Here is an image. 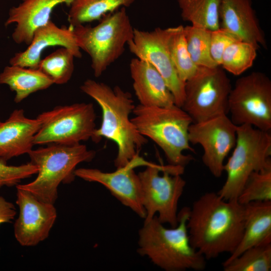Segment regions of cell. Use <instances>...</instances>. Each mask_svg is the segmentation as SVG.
I'll list each match as a JSON object with an SVG mask.
<instances>
[{
  "instance_id": "1",
  "label": "cell",
  "mask_w": 271,
  "mask_h": 271,
  "mask_svg": "<svg viewBox=\"0 0 271 271\" xmlns=\"http://www.w3.org/2000/svg\"><path fill=\"white\" fill-rule=\"evenodd\" d=\"M244 219V205L206 192L190 207L187 227L191 244L206 259L231 254L242 238Z\"/></svg>"
},
{
  "instance_id": "2",
  "label": "cell",
  "mask_w": 271,
  "mask_h": 271,
  "mask_svg": "<svg viewBox=\"0 0 271 271\" xmlns=\"http://www.w3.org/2000/svg\"><path fill=\"white\" fill-rule=\"evenodd\" d=\"M80 88L101 109V123L96 128L92 140L98 143L104 138L114 142L117 147L114 166L118 169L128 165L148 143L147 138L139 132L130 118L135 107L131 94L119 86L112 88L91 79L86 80Z\"/></svg>"
},
{
  "instance_id": "3",
  "label": "cell",
  "mask_w": 271,
  "mask_h": 271,
  "mask_svg": "<svg viewBox=\"0 0 271 271\" xmlns=\"http://www.w3.org/2000/svg\"><path fill=\"white\" fill-rule=\"evenodd\" d=\"M190 207L178 213V224L167 228L156 215L144 221L139 231L137 251L166 271H200L206 268L205 258L191 245L187 227Z\"/></svg>"
},
{
  "instance_id": "4",
  "label": "cell",
  "mask_w": 271,
  "mask_h": 271,
  "mask_svg": "<svg viewBox=\"0 0 271 271\" xmlns=\"http://www.w3.org/2000/svg\"><path fill=\"white\" fill-rule=\"evenodd\" d=\"M131 120L139 132L153 141L165 154L169 165L184 167L193 160L185 151H194L188 139L193 122L180 107L135 106Z\"/></svg>"
},
{
  "instance_id": "5",
  "label": "cell",
  "mask_w": 271,
  "mask_h": 271,
  "mask_svg": "<svg viewBox=\"0 0 271 271\" xmlns=\"http://www.w3.org/2000/svg\"><path fill=\"white\" fill-rule=\"evenodd\" d=\"M28 155L30 162L38 168V175L33 181L18 184L16 188L31 193L42 201L54 204L59 185L72 182L76 177L74 171L77 166L91 161L96 152L80 143L50 144L46 147L33 149Z\"/></svg>"
},
{
  "instance_id": "6",
  "label": "cell",
  "mask_w": 271,
  "mask_h": 271,
  "mask_svg": "<svg viewBox=\"0 0 271 271\" xmlns=\"http://www.w3.org/2000/svg\"><path fill=\"white\" fill-rule=\"evenodd\" d=\"M93 27L73 28L77 44L89 56L95 77L100 76L123 54L132 39V27L125 8L109 13Z\"/></svg>"
},
{
  "instance_id": "7",
  "label": "cell",
  "mask_w": 271,
  "mask_h": 271,
  "mask_svg": "<svg viewBox=\"0 0 271 271\" xmlns=\"http://www.w3.org/2000/svg\"><path fill=\"white\" fill-rule=\"evenodd\" d=\"M271 134L249 124L236 127V141L224 165L227 177L217 192L226 200H237L250 175L271 167Z\"/></svg>"
},
{
  "instance_id": "8",
  "label": "cell",
  "mask_w": 271,
  "mask_h": 271,
  "mask_svg": "<svg viewBox=\"0 0 271 271\" xmlns=\"http://www.w3.org/2000/svg\"><path fill=\"white\" fill-rule=\"evenodd\" d=\"M184 167L151 163L138 174L142 190V204L146 211L144 221L156 215L163 224L171 227L178 224V206L186 181L181 177Z\"/></svg>"
},
{
  "instance_id": "9",
  "label": "cell",
  "mask_w": 271,
  "mask_h": 271,
  "mask_svg": "<svg viewBox=\"0 0 271 271\" xmlns=\"http://www.w3.org/2000/svg\"><path fill=\"white\" fill-rule=\"evenodd\" d=\"M96 113L91 103L59 105L39 114L40 127L34 145H74L92 140L96 128Z\"/></svg>"
},
{
  "instance_id": "10",
  "label": "cell",
  "mask_w": 271,
  "mask_h": 271,
  "mask_svg": "<svg viewBox=\"0 0 271 271\" xmlns=\"http://www.w3.org/2000/svg\"><path fill=\"white\" fill-rule=\"evenodd\" d=\"M232 86L220 66H199L185 82V98L181 108L193 122L228 113V97Z\"/></svg>"
},
{
  "instance_id": "11",
  "label": "cell",
  "mask_w": 271,
  "mask_h": 271,
  "mask_svg": "<svg viewBox=\"0 0 271 271\" xmlns=\"http://www.w3.org/2000/svg\"><path fill=\"white\" fill-rule=\"evenodd\" d=\"M228 113L236 126L249 124L271 129V80L264 73L252 72L239 78L228 97Z\"/></svg>"
},
{
  "instance_id": "12",
  "label": "cell",
  "mask_w": 271,
  "mask_h": 271,
  "mask_svg": "<svg viewBox=\"0 0 271 271\" xmlns=\"http://www.w3.org/2000/svg\"><path fill=\"white\" fill-rule=\"evenodd\" d=\"M171 30V27L157 28L150 31L134 29L133 37L127 45L137 58L149 62L157 69L173 95L175 104L181 107L185 82L180 78L169 52Z\"/></svg>"
},
{
  "instance_id": "13",
  "label": "cell",
  "mask_w": 271,
  "mask_h": 271,
  "mask_svg": "<svg viewBox=\"0 0 271 271\" xmlns=\"http://www.w3.org/2000/svg\"><path fill=\"white\" fill-rule=\"evenodd\" d=\"M236 127L225 114L192 122L189 126V143L201 146L202 162L215 178L222 176L225 159L235 145Z\"/></svg>"
},
{
  "instance_id": "14",
  "label": "cell",
  "mask_w": 271,
  "mask_h": 271,
  "mask_svg": "<svg viewBox=\"0 0 271 271\" xmlns=\"http://www.w3.org/2000/svg\"><path fill=\"white\" fill-rule=\"evenodd\" d=\"M16 188V204L20 212L14 225V235L20 245L35 246L48 238L57 218L56 209L54 204Z\"/></svg>"
},
{
  "instance_id": "15",
  "label": "cell",
  "mask_w": 271,
  "mask_h": 271,
  "mask_svg": "<svg viewBox=\"0 0 271 271\" xmlns=\"http://www.w3.org/2000/svg\"><path fill=\"white\" fill-rule=\"evenodd\" d=\"M134 168L130 164L111 172L81 168L76 169L74 175L86 181L102 185L122 205L145 219L146 211L142 204L141 181Z\"/></svg>"
},
{
  "instance_id": "16",
  "label": "cell",
  "mask_w": 271,
  "mask_h": 271,
  "mask_svg": "<svg viewBox=\"0 0 271 271\" xmlns=\"http://www.w3.org/2000/svg\"><path fill=\"white\" fill-rule=\"evenodd\" d=\"M59 46L69 49L75 58L82 53L73 33V28L59 27L50 20L34 33L31 42L24 51L15 54L10 60L11 65L37 69L43 51L49 47Z\"/></svg>"
},
{
  "instance_id": "17",
  "label": "cell",
  "mask_w": 271,
  "mask_h": 271,
  "mask_svg": "<svg viewBox=\"0 0 271 271\" xmlns=\"http://www.w3.org/2000/svg\"><path fill=\"white\" fill-rule=\"evenodd\" d=\"M220 28L241 41L258 49L266 48L264 35L260 27L251 0H220Z\"/></svg>"
},
{
  "instance_id": "18",
  "label": "cell",
  "mask_w": 271,
  "mask_h": 271,
  "mask_svg": "<svg viewBox=\"0 0 271 271\" xmlns=\"http://www.w3.org/2000/svg\"><path fill=\"white\" fill-rule=\"evenodd\" d=\"M40 127L37 118L26 117L23 109L14 110L8 118L0 122V161L7 163L13 158L28 154L33 149Z\"/></svg>"
},
{
  "instance_id": "19",
  "label": "cell",
  "mask_w": 271,
  "mask_h": 271,
  "mask_svg": "<svg viewBox=\"0 0 271 271\" xmlns=\"http://www.w3.org/2000/svg\"><path fill=\"white\" fill-rule=\"evenodd\" d=\"M73 0H23L18 6L12 8L5 26L16 24L12 34L14 42L29 45L34 32L50 20L53 10L60 4L70 6Z\"/></svg>"
},
{
  "instance_id": "20",
  "label": "cell",
  "mask_w": 271,
  "mask_h": 271,
  "mask_svg": "<svg viewBox=\"0 0 271 271\" xmlns=\"http://www.w3.org/2000/svg\"><path fill=\"white\" fill-rule=\"evenodd\" d=\"M133 88L140 104L146 106H171L175 99L163 77L149 62L132 58L129 63Z\"/></svg>"
},
{
  "instance_id": "21",
  "label": "cell",
  "mask_w": 271,
  "mask_h": 271,
  "mask_svg": "<svg viewBox=\"0 0 271 271\" xmlns=\"http://www.w3.org/2000/svg\"><path fill=\"white\" fill-rule=\"evenodd\" d=\"M244 205L245 219L242 238L222 265L228 263L249 247L271 243V201H255Z\"/></svg>"
},
{
  "instance_id": "22",
  "label": "cell",
  "mask_w": 271,
  "mask_h": 271,
  "mask_svg": "<svg viewBox=\"0 0 271 271\" xmlns=\"http://www.w3.org/2000/svg\"><path fill=\"white\" fill-rule=\"evenodd\" d=\"M0 84L7 85L15 92L14 101L19 103L31 94L46 89L54 83L38 69L10 65L0 73Z\"/></svg>"
},
{
  "instance_id": "23",
  "label": "cell",
  "mask_w": 271,
  "mask_h": 271,
  "mask_svg": "<svg viewBox=\"0 0 271 271\" xmlns=\"http://www.w3.org/2000/svg\"><path fill=\"white\" fill-rule=\"evenodd\" d=\"M136 0H73L68 15L71 27L100 20L121 8H126Z\"/></svg>"
},
{
  "instance_id": "24",
  "label": "cell",
  "mask_w": 271,
  "mask_h": 271,
  "mask_svg": "<svg viewBox=\"0 0 271 271\" xmlns=\"http://www.w3.org/2000/svg\"><path fill=\"white\" fill-rule=\"evenodd\" d=\"M182 19L210 31L220 28V0H178Z\"/></svg>"
},
{
  "instance_id": "25",
  "label": "cell",
  "mask_w": 271,
  "mask_h": 271,
  "mask_svg": "<svg viewBox=\"0 0 271 271\" xmlns=\"http://www.w3.org/2000/svg\"><path fill=\"white\" fill-rule=\"evenodd\" d=\"M75 58L68 48L61 47L41 59L38 69L56 84L67 83L73 75Z\"/></svg>"
},
{
  "instance_id": "26",
  "label": "cell",
  "mask_w": 271,
  "mask_h": 271,
  "mask_svg": "<svg viewBox=\"0 0 271 271\" xmlns=\"http://www.w3.org/2000/svg\"><path fill=\"white\" fill-rule=\"evenodd\" d=\"M168 47L178 74L185 82L195 74L199 66L192 61L188 52L183 26L171 27Z\"/></svg>"
},
{
  "instance_id": "27",
  "label": "cell",
  "mask_w": 271,
  "mask_h": 271,
  "mask_svg": "<svg viewBox=\"0 0 271 271\" xmlns=\"http://www.w3.org/2000/svg\"><path fill=\"white\" fill-rule=\"evenodd\" d=\"M258 49L251 43L235 41L224 50L220 66L235 76L240 75L252 67Z\"/></svg>"
},
{
  "instance_id": "28",
  "label": "cell",
  "mask_w": 271,
  "mask_h": 271,
  "mask_svg": "<svg viewBox=\"0 0 271 271\" xmlns=\"http://www.w3.org/2000/svg\"><path fill=\"white\" fill-rule=\"evenodd\" d=\"M222 265L224 271H270L271 243L249 247Z\"/></svg>"
},
{
  "instance_id": "29",
  "label": "cell",
  "mask_w": 271,
  "mask_h": 271,
  "mask_svg": "<svg viewBox=\"0 0 271 271\" xmlns=\"http://www.w3.org/2000/svg\"><path fill=\"white\" fill-rule=\"evenodd\" d=\"M211 31L192 25L184 26L188 52L192 61L198 66H219L213 60L210 54Z\"/></svg>"
},
{
  "instance_id": "30",
  "label": "cell",
  "mask_w": 271,
  "mask_h": 271,
  "mask_svg": "<svg viewBox=\"0 0 271 271\" xmlns=\"http://www.w3.org/2000/svg\"><path fill=\"white\" fill-rule=\"evenodd\" d=\"M237 201L242 205L255 201H271V167L250 175Z\"/></svg>"
},
{
  "instance_id": "31",
  "label": "cell",
  "mask_w": 271,
  "mask_h": 271,
  "mask_svg": "<svg viewBox=\"0 0 271 271\" xmlns=\"http://www.w3.org/2000/svg\"><path fill=\"white\" fill-rule=\"evenodd\" d=\"M37 173V167L31 162L19 166H9L0 161V188L17 186L22 180Z\"/></svg>"
},
{
  "instance_id": "32",
  "label": "cell",
  "mask_w": 271,
  "mask_h": 271,
  "mask_svg": "<svg viewBox=\"0 0 271 271\" xmlns=\"http://www.w3.org/2000/svg\"><path fill=\"white\" fill-rule=\"evenodd\" d=\"M240 41L228 31L220 28L211 31L210 54L212 58L220 66L224 50L231 43Z\"/></svg>"
},
{
  "instance_id": "33",
  "label": "cell",
  "mask_w": 271,
  "mask_h": 271,
  "mask_svg": "<svg viewBox=\"0 0 271 271\" xmlns=\"http://www.w3.org/2000/svg\"><path fill=\"white\" fill-rule=\"evenodd\" d=\"M16 213L15 205L0 195V225L11 222Z\"/></svg>"
},
{
  "instance_id": "34",
  "label": "cell",
  "mask_w": 271,
  "mask_h": 271,
  "mask_svg": "<svg viewBox=\"0 0 271 271\" xmlns=\"http://www.w3.org/2000/svg\"><path fill=\"white\" fill-rule=\"evenodd\" d=\"M1 120H0V122H1Z\"/></svg>"
}]
</instances>
